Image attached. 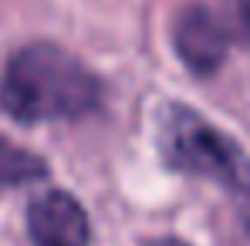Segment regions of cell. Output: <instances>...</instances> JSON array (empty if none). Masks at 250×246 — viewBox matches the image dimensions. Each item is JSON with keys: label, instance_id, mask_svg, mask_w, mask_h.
<instances>
[{"label": "cell", "instance_id": "52a82bcc", "mask_svg": "<svg viewBox=\"0 0 250 246\" xmlns=\"http://www.w3.org/2000/svg\"><path fill=\"white\" fill-rule=\"evenodd\" d=\"M142 246H189V243H183L179 236H152V240H146Z\"/></svg>", "mask_w": 250, "mask_h": 246}, {"label": "cell", "instance_id": "6da1fadb", "mask_svg": "<svg viewBox=\"0 0 250 246\" xmlns=\"http://www.w3.org/2000/svg\"><path fill=\"white\" fill-rule=\"evenodd\" d=\"M105 105L102 78L51 41L17 47L0 78V108L21 125L82 122Z\"/></svg>", "mask_w": 250, "mask_h": 246}, {"label": "cell", "instance_id": "3957f363", "mask_svg": "<svg viewBox=\"0 0 250 246\" xmlns=\"http://www.w3.org/2000/svg\"><path fill=\"white\" fill-rule=\"evenodd\" d=\"M233 44V27L220 20V14L207 3H186L172 20V47L186 71L209 78L227 61V51Z\"/></svg>", "mask_w": 250, "mask_h": 246}, {"label": "cell", "instance_id": "277c9868", "mask_svg": "<svg viewBox=\"0 0 250 246\" xmlns=\"http://www.w3.org/2000/svg\"><path fill=\"white\" fill-rule=\"evenodd\" d=\"M27 236L34 246H88L91 219L64 189H44L27 203Z\"/></svg>", "mask_w": 250, "mask_h": 246}, {"label": "cell", "instance_id": "5b68a950", "mask_svg": "<svg viewBox=\"0 0 250 246\" xmlns=\"http://www.w3.org/2000/svg\"><path fill=\"white\" fill-rule=\"evenodd\" d=\"M47 175V162H44L38 152L10 142L0 135V192L10 189V186H31V182H41Z\"/></svg>", "mask_w": 250, "mask_h": 246}, {"label": "cell", "instance_id": "7a4b0ae2", "mask_svg": "<svg viewBox=\"0 0 250 246\" xmlns=\"http://www.w3.org/2000/svg\"><path fill=\"white\" fill-rule=\"evenodd\" d=\"M159 155L169 172L220 182L250 236V155L216 125L183 101L159 108Z\"/></svg>", "mask_w": 250, "mask_h": 246}, {"label": "cell", "instance_id": "8992f818", "mask_svg": "<svg viewBox=\"0 0 250 246\" xmlns=\"http://www.w3.org/2000/svg\"><path fill=\"white\" fill-rule=\"evenodd\" d=\"M230 10H233V20H237V31L250 38V0H230Z\"/></svg>", "mask_w": 250, "mask_h": 246}]
</instances>
